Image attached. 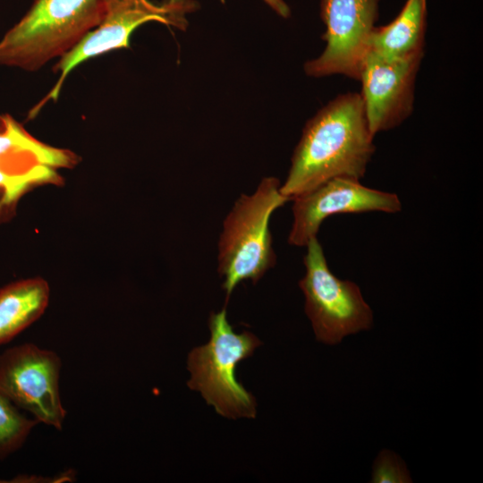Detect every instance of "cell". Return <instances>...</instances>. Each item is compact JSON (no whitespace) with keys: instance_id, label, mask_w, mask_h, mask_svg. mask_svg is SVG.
Listing matches in <instances>:
<instances>
[{"instance_id":"6da1fadb","label":"cell","mask_w":483,"mask_h":483,"mask_svg":"<svg viewBox=\"0 0 483 483\" xmlns=\"http://www.w3.org/2000/svg\"><path fill=\"white\" fill-rule=\"evenodd\" d=\"M360 93L341 94L305 124L280 191L291 200L335 177L360 180L376 150Z\"/></svg>"},{"instance_id":"7a4b0ae2","label":"cell","mask_w":483,"mask_h":483,"mask_svg":"<svg viewBox=\"0 0 483 483\" xmlns=\"http://www.w3.org/2000/svg\"><path fill=\"white\" fill-rule=\"evenodd\" d=\"M106 0H33L0 39V65L36 72L71 51L102 21Z\"/></svg>"},{"instance_id":"3957f363","label":"cell","mask_w":483,"mask_h":483,"mask_svg":"<svg viewBox=\"0 0 483 483\" xmlns=\"http://www.w3.org/2000/svg\"><path fill=\"white\" fill-rule=\"evenodd\" d=\"M275 177H265L250 195L242 194L226 216L218 242V273L226 302L246 280L256 284L276 262L269 222L289 198Z\"/></svg>"},{"instance_id":"277c9868","label":"cell","mask_w":483,"mask_h":483,"mask_svg":"<svg viewBox=\"0 0 483 483\" xmlns=\"http://www.w3.org/2000/svg\"><path fill=\"white\" fill-rule=\"evenodd\" d=\"M208 327V343L192 349L188 355V386L199 392L221 416L255 418L256 400L237 380L235 372L238 363L250 357L261 341L249 331L235 333L225 309L211 313Z\"/></svg>"},{"instance_id":"5b68a950","label":"cell","mask_w":483,"mask_h":483,"mask_svg":"<svg viewBox=\"0 0 483 483\" xmlns=\"http://www.w3.org/2000/svg\"><path fill=\"white\" fill-rule=\"evenodd\" d=\"M199 8L195 0H106V11L101 22L90 30L71 51L54 66L59 78L48 94L30 111L34 117L49 100H56L63 84L78 65L88 59L113 50L128 48L131 33L148 21H158L168 27L185 30L187 15Z\"/></svg>"},{"instance_id":"8992f818","label":"cell","mask_w":483,"mask_h":483,"mask_svg":"<svg viewBox=\"0 0 483 483\" xmlns=\"http://www.w3.org/2000/svg\"><path fill=\"white\" fill-rule=\"evenodd\" d=\"M306 247L305 275L299 286L317 340L334 345L349 335L369 330L373 326V312L360 287L332 273L317 237L310 239Z\"/></svg>"},{"instance_id":"52a82bcc","label":"cell","mask_w":483,"mask_h":483,"mask_svg":"<svg viewBox=\"0 0 483 483\" xmlns=\"http://www.w3.org/2000/svg\"><path fill=\"white\" fill-rule=\"evenodd\" d=\"M62 363L53 351L22 343L0 354V392L38 422L63 428L66 411L59 392Z\"/></svg>"},{"instance_id":"ba28073f","label":"cell","mask_w":483,"mask_h":483,"mask_svg":"<svg viewBox=\"0 0 483 483\" xmlns=\"http://www.w3.org/2000/svg\"><path fill=\"white\" fill-rule=\"evenodd\" d=\"M379 0H321L324 51L304 64L308 76L343 75L359 80L378 17Z\"/></svg>"},{"instance_id":"9c48e42d","label":"cell","mask_w":483,"mask_h":483,"mask_svg":"<svg viewBox=\"0 0 483 483\" xmlns=\"http://www.w3.org/2000/svg\"><path fill=\"white\" fill-rule=\"evenodd\" d=\"M292 200L288 242L293 246H306L310 239L317 237L321 224L328 216L371 211L393 214L402 209L395 193L367 187L360 180L350 177L330 179Z\"/></svg>"},{"instance_id":"30bf717a","label":"cell","mask_w":483,"mask_h":483,"mask_svg":"<svg viewBox=\"0 0 483 483\" xmlns=\"http://www.w3.org/2000/svg\"><path fill=\"white\" fill-rule=\"evenodd\" d=\"M423 56L387 59L369 51L359 81L371 132L394 129L412 113L415 81Z\"/></svg>"},{"instance_id":"8fae6325","label":"cell","mask_w":483,"mask_h":483,"mask_svg":"<svg viewBox=\"0 0 483 483\" xmlns=\"http://www.w3.org/2000/svg\"><path fill=\"white\" fill-rule=\"evenodd\" d=\"M427 1L407 0L390 23L375 27L369 38V51L387 59L423 56Z\"/></svg>"},{"instance_id":"7c38bea8","label":"cell","mask_w":483,"mask_h":483,"mask_svg":"<svg viewBox=\"0 0 483 483\" xmlns=\"http://www.w3.org/2000/svg\"><path fill=\"white\" fill-rule=\"evenodd\" d=\"M50 288L41 277L21 279L0 289V345L38 320L47 308Z\"/></svg>"},{"instance_id":"4fadbf2b","label":"cell","mask_w":483,"mask_h":483,"mask_svg":"<svg viewBox=\"0 0 483 483\" xmlns=\"http://www.w3.org/2000/svg\"><path fill=\"white\" fill-rule=\"evenodd\" d=\"M62 183L57 169L37 155L0 156V221L12 216L28 191L40 185Z\"/></svg>"},{"instance_id":"5bb4252c","label":"cell","mask_w":483,"mask_h":483,"mask_svg":"<svg viewBox=\"0 0 483 483\" xmlns=\"http://www.w3.org/2000/svg\"><path fill=\"white\" fill-rule=\"evenodd\" d=\"M33 154L56 169L73 168L80 157L73 151L46 144L8 114H0V156Z\"/></svg>"},{"instance_id":"9a60e30c","label":"cell","mask_w":483,"mask_h":483,"mask_svg":"<svg viewBox=\"0 0 483 483\" xmlns=\"http://www.w3.org/2000/svg\"><path fill=\"white\" fill-rule=\"evenodd\" d=\"M38 423L35 419L24 416L19 408L0 392V459H5L18 451Z\"/></svg>"},{"instance_id":"2e32d148","label":"cell","mask_w":483,"mask_h":483,"mask_svg":"<svg viewBox=\"0 0 483 483\" xmlns=\"http://www.w3.org/2000/svg\"><path fill=\"white\" fill-rule=\"evenodd\" d=\"M373 483H408L411 482L404 462L390 450H382L374 462Z\"/></svg>"},{"instance_id":"e0dca14e","label":"cell","mask_w":483,"mask_h":483,"mask_svg":"<svg viewBox=\"0 0 483 483\" xmlns=\"http://www.w3.org/2000/svg\"><path fill=\"white\" fill-rule=\"evenodd\" d=\"M278 15L283 18H288L291 10L284 0H264Z\"/></svg>"},{"instance_id":"ac0fdd59","label":"cell","mask_w":483,"mask_h":483,"mask_svg":"<svg viewBox=\"0 0 483 483\" xmlns=\"http://www.w3.org/2000/svg\"><path fill=\"white\" fill-rule=\"evenodd\" d=\"M0 482H8V481H6V480H0Z\"/></svg>"}]
</instances>
